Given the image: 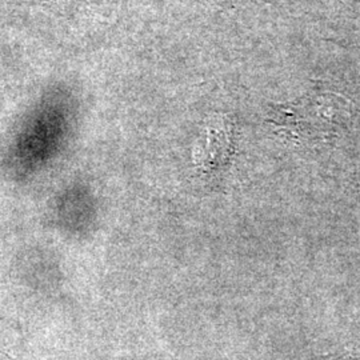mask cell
<instances>
[{"label":"cell","mask_w":360,"mask_h":360,"mask_svg":"<svg viewBox=\"0 0 360 360\" xmlns=\"http://www.w3.org/2000/svg\"><path fill=\"white\" fill-rule=\"evenodd\" d=\"M96 1L98 0H39L40 6L53 16L70 22L77 20V16L86 13L87 8Z\"/></svg>","instance_id":"6da1fadb"}]
</instances>
